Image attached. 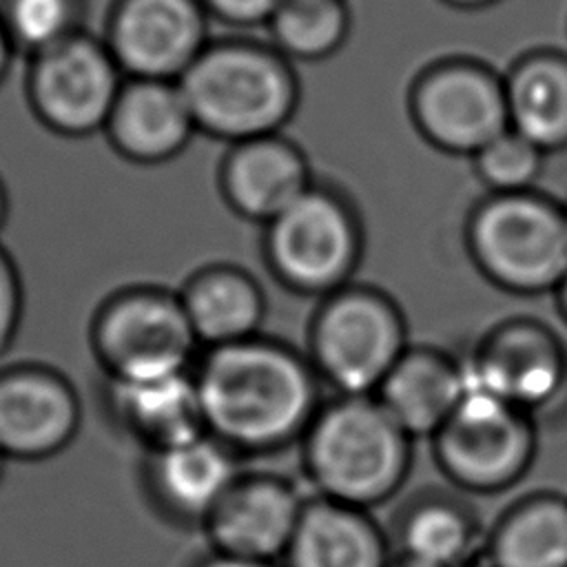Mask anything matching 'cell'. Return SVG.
<instances>
[{
    "label": "cell",
    "mask_w": 567,
    "mask_h": 567,
    "mask_svg": "<svg viewBox=\"0 0 567 567\" xmlns=\"http://www.w3.org/2000/svg\"><path fill=\"white\" fill-rule=\"evenodd\" d=\"M193 379L206 432L239 456L299 443L323 403L308 357L266 334L204 348Z\"/></svg>",
    "instance_id": "cell-1"
},
{
    "label": "cell",
    "mask_w": 567,
    "mask_h": 567,
    "mask_svg": "<svg viewBox=\"0 0 567 567\" xmlns=\"http://www.w3.org/2000/svg\"><path fill=\"white\" fill-rule=\"evenodd\" d=\"M177 82L197 133L226 144L284 133L301 102L295 62L248 35L210 40Z\"/></svg>",
    "instance_id": "cell-2"
},
{
    "label": "cell",
    "mask_w": 567,
    "mask_h": 567,
    "mask_svg": "<svg viewBox=\"0 0 567 567\" xmlns=\"http://www.w3.org/2000/svg\"><path fill=\"white\" fill-rule=\"evenodd\" d=\"M412 441L377 396L334 394L299 441L301 465L315 496L370 512L403 487Z\"/></svg>",
    "instance_id": "cell-3"
},
{
    "label": "cell",
    "mask_w": 567,
    "mask_h": 567,
    "mask_svg": "<svg viewBox=\"0 0 567 567\" xmlns=\"http://www.w3.org/2000/svg\"><path fill=\"white\" fill-rule=\"evenodd\" d=\"M463 239L474 268L509 295H554L567 275L565 204L538 188L485 193L465 217Z\"/></svg>",
    "instance_id": "cell-4"
},
{
    "label": "cell",
    "mask_w": 567,
    "mask_h": 567,
    "mask_svg": "<svg viewBox=\"0 0 567 567\" xmlns=\"http://www.w3.org/2000/svg\"><path fill=\"white\" fill-rule=\"evenodd\" d=\"M408 348L399 303L377 286L352 281L319 299L306 357L334 394L374 396Z\"/></svg>",
    "instance_id": "cell-5"
},
{
    "label": "cell",
    "mask_w": 567,
    "mask_h": 567,
    "mask_svg": "<svg viewBox=\"0 0 567 567\" xmlns=\"http://www.w3.org/2000/svg\"><path fill=\"white\" fill-rule=\"evenodd\" d=\"M363 246V221L354 202L328 182H315L261 235L270 275L286 290L317 299L352 284Z\"/></svg>",
    "instance_id": "cell-6"
},
{
    "label": "cell",
    "mask_w": 567,
    "mask_h": 567,
    "mask_svg": "<svg viewBox=\"0 0 567 567\" xmlns=\"http://www.w3.org/2000/svg\"><path fill=\"white\" fill-rule=\"evenodd\" d=\"M89 346L106 381H140L193 370L202 348L177 290L124 286L93 312Z\"/></svg>",
    "instance_id": "cell-7"
},
{
    "label": "cell",
    "mask_w": 567,
    "mask_h": 567,
    "mask_svg": "<svg viewBox=\"0 0 567 567\" xmlns=\"http://www.w3.org/2000/svg\"><path fill=\"white\" fill-rule=\"evenodd\" d=\"M430 443L436 467L452 485L498 494L514 487L536 458V416L465 383L458 408Z\"/></svg>",
    "instance_id": "cell-8"
},
{
    "label": "cell",
    "mask_w": 567,
    "mask_h": 567,
    "mask_svg": "<svg viewBox=\"0 0 567 567\" xmlns=\"http://www.w3.org/2000/svg\"><path fill=\"white\" fill-rule=\"evenodd\" d=\"M405 104L421 140L454 157H472L509 128L503 73L472 55L427 62L412 78Z\"/></svg>",
    "instance_id": "cell-9"
},
{
    "label": "cell",
    "mask_w": 567,
    "mask_h": 567,
    "mask_svg": "<svg viewBox=\"0 0 567 567\" xmlns=\"http://www.w3.org/2000/svg\"><path fill=\"white\" fill-rule=\"evenodd\" d=\"M124 80L102 35L82 29L29 58L24 95L47 131L80 140L104 131Z\"/></svg>",
    "instance_id": "cell-10"
},
{
    "label": "cell",
    "mask_w": 567,
    "mask_h": 567,
    "mask_svg": "<svg viewBox=\"0 0 567 567\" xmlns=\"http://www.w3.org/2000/svg\"><path fill=\"white\" fill-rule=\"evenodd\" d=\"M102 40L124 78L177 82L213 38L202 0H111Z\"/></svg>",
    "instance_id": "cell-11"
},
{
    "label": "cell",
    "mask_w": 567,
    "mask_h": 567,
    "mask_svg": "<svg viewBox=\"0 0 567 567\" xmlns=\"http://www.w3.org/2000/svg\"><path fill=\"white\" fill-rule=\"evenodd\" d=\"M463 361L465 383L536 416L567 383V348L536 319H505L492 326Z\"/></svg>",
    "instance_id": "cell-12"
},
{
    "label": "cell",
    "mask_w": 567,
    "mask_h": 567,
    "mask_svg": "<svg viewBox=\"0 0 567 567\" xmlns=\"http://www.w3.org/2000/svg\"><path fill=\"white\" fill-rule=\"evenodd\" d=\"M80 423V394L60 370L44 363L0 368V450L9 461L60 454Z\"/></svg>",
    "instance_id": "cell-13"
},
{
    "label": "cell",
    "mask_w": 567,
    "mask_h": 567,
    "mask_svg": "<svg viewBox=\"0 0 567 567\" xmlns=\"http://www.w3.org/2000/svg\"><path fill=\"white\" fill-rule=\"evenodd\" d=\"M306 498L270 472H241L202 529L213 551L279 563L295 536Z\"/></svg>",
    "instance_id": "cell-14"
},
{
    "label": "cell",
    "mask_w": 567,
    "mask_h": 567,
    "mask_svg": "<svg viewBox=\"0 0 567 567\" xmlns=\"http://www.w3.org/2000/svg\"><path fill=\"white\" fill-rule=\"evenodd\" d=\"M317 182L306 151L284 133L228 144L217 166L224 204L266 226Z\"/></svg>",
    "instance_id": "cell-15"
},
{
    "label": "cell",
    "mask_w": 567,
    "mask_h": 567,
    "mask_svg": "<svg viewBox=\"0 0 567 567\" xmlns=\"http://www.w3.org/2000/svg\"><path fill=\"white\" fill-rule=\"evenodd\" d=\"M102 133L124 162L159 166L186 151L197 126L179 82L126 78Z\"/></svg>",
    "instance_id": "cell-16"
},
{
    "label": "cell",
    "mask_w": 567,
    "mask_h": 567,
    "mask_svg": "<svg viewBox=\"0 0 567 567\" xmlns=\"http://www.w3.org/2000/svg\"><path fill=\"white\" fill-rule=\"evenodd\" d=\"M239 454L208 432L146 454V489L159 512L182 525H204L239 478Z\"/></svg>",
    "instance_id": "cell-17"
},
{
    "label": "cell",
    "mask_w": 567,
    "mask_h": 567,
    "mask_svg": "<svg viewBox=\"0 0 567 567\" xmlns=\"http://www.w3.org/2000/svg\"><path fill=\"white\" fill-rule=\"evenodd\" d=\"M106 412L146 454L206 432L193 370L140 381H106Z\"/></svg>",
    "instance_id": "cell-18"
},
{
    "label": "cell",
    "mask_w": 567,
    "mask_h": 567,
    "mask_svg": "<svg viewBox=\"0 0 567 567\" xmlns=\"http://www.w3.org/2000/svg\"><path fill=\"white\" fill-rule=\"evenodd\" d=\"M465 392L463 361L445 350L410 346L374 392L385 412L412 439H432Z\"/></svg>",
    "instance_id": "cell-19"
},
{
    "label": "cell",
    "mask_w": 567,
    "mask_h": 567,
    "mask_svg": "<svg viewBox=\"0 0 567 567\" xmlns=\"http://www.w3.org/2000/svg\"><path fill=\"white\" fill-rule=\"evenodd\" d=\"M281 567H390V545L368 509L310 494Z\"/></svg>",
    "instance_id": "cell-20"
},
{
    "label": "cell",
    "mask_w": 567,
    "mask_h": 567,
    "mask_svg": "<svg viewBox=\"0 0 567 567\" xmlns=\"http://www.w3.org/2000/svg\"><path fill=\"white\" fill-rule=\"evenodd\" d=\"M177 295L202 350L261 334L266 295L241 266L224 261L202 266L186 277Z\"/></svg>",
    "instance_id": "cell-21"
},
{
    "label": "cell",
    "mask_w": 567,
    "mask_h": 567,
    "mask_svg": "<svg viewBox=\"0 0 567 567\" xmlns=\"http://www.w3.org/2000/svg\"><path fill=\"white\" fill-rule=\"evenodd\" d=\"M509 128L547 155L567 148V51L536 47L503 71Z\"/></svg>",
    "instance_id": "cell-22"
},
{
    "label": "cell",
    "mask_w": 567,
    "mask_h": 567,
    "mask_svg": "<svg viewBox=\"0 0 567 567\" xmlns=\"http://www.w3.org/2000/svg\"><path fill=\"white\" fill-rule=\"evenodd\" d=\"M492 567H567V496L534 492L509 505L485 538Z\"/></svg>",
    "instance_id": "cell-23"
},
{
    "label": "cell",
    "mask_w": 567,
    "mask_h": 567,
    "mask_svg": "<svg viewBox=\"0 0 567 567\" xmlns=\"http://www.w3.org/2000/svg\"><path fill=\"white\" fill-rule=\"evenodd\" d=\"M481 545L476 516L445 494L412 501L396 523L399 558L425 567H463Z\"/></svg>",
    "instance_id": "cell-24"
},
{
    "label": "cell",
    "mask_w": 567,
    "mask_h": 567,
    "mask_svg": "<svg viewBox=\"0 0 567 567\" xmlns=\"http://www.w3.org/2000/svg\"><path fill=\"white\" fill-rule=\"evenodd\" d=\"M266 29L288 60L321 62L346 47L352 9L348 0H281Z\"/></svg>",
    "instance_id": "cell-25"
},
{
    "label": "cell",
    "mask_w": 567,
    "mask_h": 567,
    "mask_svg": "<svg viewBox=\"0 0 567 567\" xmlns=\"http://www.w3.org/2000/svg\"><path fill=\"white\" fill-rule=\"evenodd\" d=\"M86 0H0V22L27 58L84 29Z\"/></svg>",
    "instance_id": "cell-26"
},
{
    "label": "cell",
    "mask_w": 567,
    "mask_h": 567,
    "mask_svg": "<svg viewBox=\"0 0 567 567\" xmlns=\"http://www.w3.org/2000/svg\"><path fill=\"white\" fill-rule=\"evenodd\" d=\"M547 153L514 128L503 131L470 157L476 179L487 193L538 188Z\"/></svg>",
    "instance_id": "cell-27"
},
{
    "label": "cell",
    "mask_w": 567,
    "mask_h": 567,
    "mask_svg": "<svg viewBox=\"0 0 567 567\" xmlns=\"http://www.w3.org/2000/svg\"><path fill=\"white\" fill-rule=\"evenodd\" d=\"M24 288L20 270L7 248L0 246V357L9 352L22 323Z\"/></svg>",
    "instance_id": "cell-28"
},
{
    "label": "cell",
    "mask_w": 567,
    "mask_h": 567,
    "mask_svg": "<svg viewBox=\"0 0 567 567\" xmlns=\"http://www.w3.org/2000/svg\"><path fill=\"white\" fill-rule=\"evenodd\" d=\"M210 22L233 29L268 27L281 0H202Z\"/></svg>",
    "instance_id": "cell-29"
},
{
    "label": "cell",
    "mask_w": 567,
    "mask_h": 567,
    "mask_svg": "<svg viewBox=\"0 0 567 567\" xmlns=\"http://www.w3.org/2000/svg\"><path fill=\"white\" fill-rule=\"evenodd\" d=\"M193 567H279V563H266V560H252V558H239L221 551H210L208 556L199 558Z\"/></svg>",
    "instance_id": "cell-30"
},
{
    "label": "cell",
    "mask_w": 567,
    "mask_h": 567,
    "mask_svg": "<svg viewBox=\"0 0 567 567\" xmlns=\"http://www.w3.org/2000/svg\"><path fill=\"white\" fill-rule=\"evenodd\" d=\"M16 55H18V51H16L9 33L4 31V27L0 22V84L7 80V75H9L11 66H13V58Z\"/></svg>",
    "instance_id": "cell-31"
},
{
    "label": "cell",
    "mask_w": 567,
    "mask_h": 567,
    "mask_svg": "<svg viewBox=\"0 0 567 567\" xmlns=\"http://www.w3.org/2000/svg\"><path fill=\"white\" fill-rule=\"evenodd\" d=\"M450 9L456 11H481V9H489L494 4H498L501 0H439Z\"/></svg>",
    "instance_id": "cell-32"
},
{
    "label": "cell",
    "mask_w": 567,
    "mask_h": 567,
    "mask_svg": "<svg viewBox=\"0 0 567 567\" xmlns=\"http://www.w3.org/2000/svg\"><path fill=\"white\" fill-rule=\"evenodd\" d=\"M554 297H556L558 315H560V319L567 323V275H565V279L560 281V286L554 290Z\"/></svg>",
    "instance_id": "cell-33"
},
{
    "label": "cell",
    "mask_w": 567,
    "mask_h": 567,
    "mask_svg": "<svg viewBox=\"0 0 567 567\" xmlns=\"http://www.w3.org/2000/svg\"><path fill=\"white\" fill-rule=\"evenodd\" d=\"M7 219H9V190H7L4 179L0 177V233L7 224Z\"/></svg>",
    "instance_id": "cell-34"
},
{
    "label": "cell",
    "mask_w": 567,
    "mask_h": 567,
    "mask_svg": "<svg viewBox=\"0 0 567 567\" xmlns=\"http://www.w3.org/2000/svg\"><path fill=\"white\" fill-rule=\"evenodd\" d=\"M390 567H425V565H419V563H412V560H403V558H394L392 563H390Z\"/></svg>",
    "instance_id": "cell-35"
},
{
    "label": "cell",
    "mask_w": 567,
    "mask_h": 567,
    "mask_svg": "<svg viewBox=\"0 0 567 567\" xmlns=\"http://www.w3.org/2000/svg\"><path fill=\"white\" fill-rule=\"evenodd\" d=\"M7 456H4V452L0 450V481H2V474H4V467H7Z\"/></svg>",
    "instance_id": "cell-36"
},
{
    "label": "cell",
    "mask_w": 567,
    "mask_h": 567,
    "mask_svg": "<svg viewBox=\"0 0 567 567\" xmlns=\"http://www.w3.org/2000/svg\"><path fill=\"white\" fill-rule=\"evenodd\" d=\"M565 204V213H567V202H563Z\"/></svg>",
    "instance_id": "cell-37"
}]
</instances>
